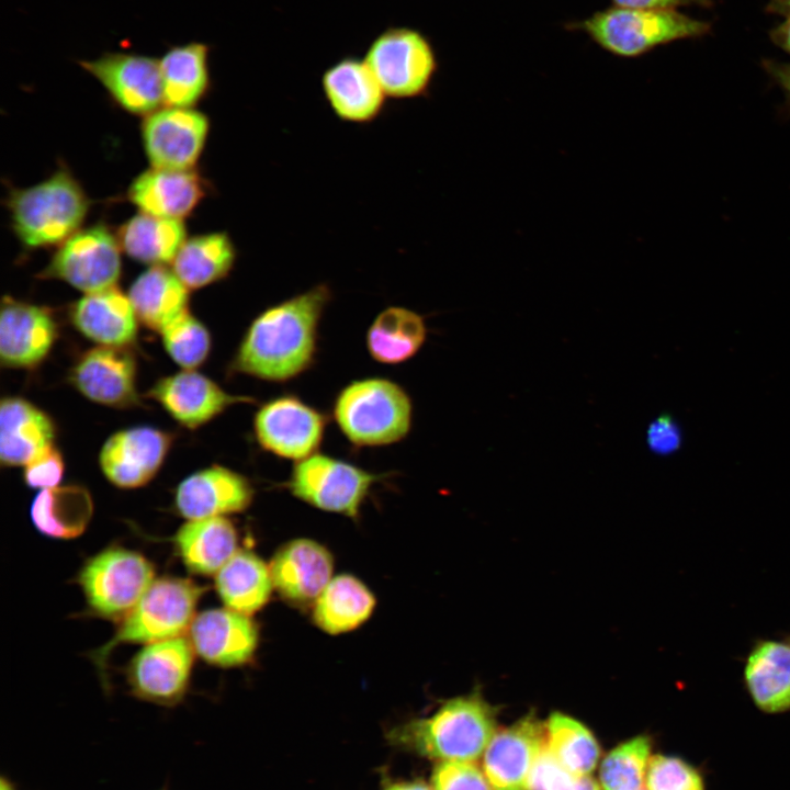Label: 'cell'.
Returning <instances> with one entry per match:
<instances>
[{
    "label": "cell",
    "instance_id": "34",
    "mask_svg": "<svg viewBox=\"0 0 790 790\" xmlns=\"http://www.w3.org/2000/svg\"><path fill=\"white\" fill-rule=\"evenodd\" d=\"M117 240L132 259L162 266L173 261L185 241V227L181 219L140 213L121 226Z\"/></svg>",
    "mask_w": 790,
    "mask_h": 790
},
{
    "label": "cell",
    "instance_id": "13",
    "mask_svg": "<svg viewBox=\"0 0 790 790\" xmlns=\"http://www.w3.org/2000/svg\"><path fill=\"white\" fill-rule=\"evenodd\" d=\"M79 65L94 77L125 111L150 114L163 103L159 59L150 56L106 52Z\"/></svg>",
    "mask_w": 790,
    "mask_h": 790
},
{
    "label": "cell",
    "instance_id": "30",
    "mask_svg": "<svg viewBox=\"0 0 790 790\" xmlns=\"http://www.w3.org/2000/svg\"><path fill=\"white\" fill-rule=\"evenodd\" d=\"M210 46L190 42L171 46L159 59L163 103L167 106L191 108L208 91Z\"/></svg>",
    "mask_w": 790,
    "mask_h": 790
},
{
    "label": "cell",
    "instance_id": "53",
    "mask_svg": "<svg viewBox=\"0 0 790 790\" xmlns=\"http://www.w3.org/2000/svg\"><path fill=\"white\" fill-rule=\"evenodd\" d=\"M787 639L790 641V635Z\"/></svg>",
    "mask_w": 790,
    "mask_h": 790
},
{
    "label": "cell",
    "instance_id": "26",
    "mask_svg": "<svg viewBox=\"0 0 790 790\" xmlns=\"http://www.w3.org/2000/svg\"><path fill=\"white\" fill-rule=\"evenodd\" d=\"M55 426L42 409L22 397H3L0 404V461L25 466L54 445Z\"/></svg>",
    "mask_w": 790,
    "mask_h": 790
},
{
    "label": "cell",
    "instance_id": "36",
    "mask_svg": "<svg viewBox=\"0 0 790 790\" xmlns=\"http://www.w3.org/2000/svg\"><path fill=\"white\" fill-rule=\"evenodd\" d=\"M236 260V249L226 233L195 236L183 242L172 261V271L191 290L228 275Z\"/></svg>",
    "mask_w": 790,
    "mask_h": 790
},
{
    "label": "cell",
    "instance_id": "12",
    "mask_svg": "<svg viewBox=\"0 0 790 790\" xmlns=\"http://www.w3.org/2000/svg\"><path fill=\"white\" fill-rule=\"evenodd\" d=\"M326 416L294 395L263 403L253 417L260 448L278 458L302 461L317 452L324 439Z\"/></svg>",
    "mask_w": 790,
    "mask_h": 790
},
{
    "label": "cell",
    "instance_id": "11",
    "mask_svg": "<svg viewBox=\"0 0 790 790\" xmlns=\"http://www.w3.org/2000/svg\"><path fill=\"white\" fill-rule=\"evenodd\" d=\"M194 662V650L183 635L146 644L126 666L131 693L160 707L183 701Z\"/></svg>",
    "mask_w": 790,
    "mask_h": 790
},
{
    "label": "cell",
    "instance_id": "1",
    "mask_svg": "<svg viewBox=\"0 0 790 790\" xmlns=\"http://www.w3.org/2000/svg\"><path fill=\"white\" fill-rule=\"evenodd\" d=\"M331 300L327 284H317L262 311L250 323L230 370L269 382L290 381L312 366L319 324Z\"/></svg>",
    "mask_w": 790,
    "mask_h": 790
},
{
    "label": "cell",
    "instance_id": "47",
    "mask_svg": "<svg viewBox=\"0 0 790 790\" xmlns=\"http://www.w3.org/2000/svg\"><path fill=\"white\" fill-rule=\"evenodd\" d=\"M772 42L790 54V16L770 32Z\"/></svg>",
    "mask_w": 790,
    "mask_h": 790
},
{
    "label": "cell",
    "instance_id": "38",
    "mask_svg": "<svg viewBox=\"0 0 790 790\" xmlns=\"http://www.w3.org/2000/svg\"><path fill=\"white\" fill-rule=\"evenodd\" d=\"M652 740L647 735L635 736L603 758L599 779L602 790H641L645 783L651 759Z\"/></svg>",
    "mask_w": 790,
    "mask_h": 790
},
{
    "label": "cell",
    "instance_id": "18",
    "mask_svg": "<svg viewBox=\"0 0 790 790\" xmlns=\"http://www.w3.org/2000/svg\"><path fill=\"white\" fill-rule=\"evenodd\" d=\"M147 396L189 429L211 421L233 405L253 402L252 397L227 393L194 370H183L158 380Z\"/></svg>",
    "mask_w": 790,
    "mask_h": 790
},
{
    "label": "cell",
    "instance_id": "54",
    "mask_svg": "<svg viewBox=\"0 0 790 790\" xmlns=\"http://www.w3.org/2000/svg\"><path fill=\"white\" fill-rule=\"evenodd\" d=\"M641 790H643V789H641Z\"/></svg>",
    "mask_w": 790,
    "mask_h": 790
},
{
    "label": "cell",
    "instance_id": "42",
    "mask_svg": "<svg viewBox=\"0 0 790 790\" xmlns=\"http://www.w3.org/2000/svg\"><path fill=\"white\" fill-rule=\"evenodd\" d=\"M577 777L565 769L544 746L530 772L527 790H571Z\"/></svg>",
    "mask_w": 790,
    "mask_h": 790
},
{
    "label": "cell",
    "instance_id": "6",
    "mask_svg": "<svg viewBox=\"0 0 790 790\" xmlns=\"http://www.w3.org/2000/svg\"><path fill=\"white\" fill-rule=\"evenodd\" d=\"M205 587L180 577L155 579L132 610L121 620L113 637L92 658L103 669L110 653L122 644H150L188 631Z\"/></svg>",
    "mask_w": 790,
    "mask_h": 790
},
{
    "label": "cell",
    "instance_id": "16",
    "mask_svg": "<svg viewBox=\"0 0 790 790\" xmlns=\"http://www.w3.org/2000/svg\"><path fill=\"white\" fill-rule=\"evenodd\" d=\"M57 337L52 312L4 296L0 313V360L10 369H33L49 353Z\"/></svg>",
    "mask_w": 790,
    "mask_h": 790
},
{
    "label": "cell",
    "instance_id": "3",
    "mask_svg": "<svg viewBox=\"0 0 790 790\" xmlns=\"http://www.w3.org/2000/svg\"><path fill=\"white\" fill-rule=\"evenodd\" d=\"M413 411L405 388L379 376L350 382L337 394L332 406L339 430L357 447L399 442L411 429Z\"/></svg>",
    "mask_w": 790,
    "mask_h": 790
},
{
    "label": "cell",
    "instance_id": "29",
    "mask_svg": "<svg viewBox=\"0 0 790 790\" xmlns=\"http://www.w3.org/2000/svg\"><path fill=\"white\" fill-rule=\"evenodd\" d=\"M188 287L172 270L153 266L131 285L128 297L137 319L161 332L188 309Z\"/></svg>",
    "mask_w": 790,
    "mask_h": 790
},
{
    "label": "cell",
    "instance_id": "40",
    "mask_svg": "<svg viewBox=\"0 0 790 790\" xmlns=\"http://www.w3.org/2000/svg\"><path fill=\"white\" fill-rule=\"evenodd\" d=\"M646 790H707L701 771L677 756L656 754L651 757Z\"/></svg>",
    "mask_w": 790,
    "mask_h": 790
},
{
    "label": "cell",
    "instance_id": "48",
    "mask_svg": "<svg viewBox=\"0 0 790 790\" xmlns=\"http://www.w3.org/2000/svg\"><path fill=\"white\" fill-rule=\"evenodd\" d=\"M571 790H602L589 776H578Z\"/></svg>",
    "mask_w": 790,
    "mask_h": 790
},
{
    "label": "cell",
    "instance_id": "45",
    "mask_svg": "<svg viewBox=\"0 0 790 790\" xmlns=\"http://www.w3.org/2000/svg\"><path fill=\"white\" fill-rule=\"evenodd\" d=\"M614 7L630 9H675L689 4H710L709 0H612Z\"/></svg>",
    "mask_w": 790,
    "mask_h": 790
},
{
    "label": "cell",
    "instance_id": "43",
    "mask_svg": "<svg viewBox=\"0 0 790 790\" xmlns=\"http://www.w3.org/2000/svg\"><path fill=\"white\" fill-rule=\"evenodd\" d=\"M64 471L63 455L52 445L24 466L23 478L32 488L47 489L59 485Z\"/></svg>",
    "mask_w": 790,
    "mask_h": 790
},
{
    "label": "cell",
    "instance_id": "20",
    "mask_svg": "<svg viewBox=\"0 0 790 790\" xmlns=\"http://www.w3.org/2000/svg\"><path fill=\"white\" fill-rule=\"evenodd\" d=\"M70 383L91 402L126 407L137 403L136 362L123 347L100 346L80 356Z\"/></svg>",
    "mask_w": 790,
    "mask_h": 790
},
{
    "label": "cell",
    "instance_id": "37",
    "mask_svg": "<svg viewBox=\"0 0 790 790\" xmlns=\"http://www.w3.org/2000/svg\"><path fill=\"white\" fill-rule=\"evenodd\" d=\"M545 729L544 746L550 754L575 776H588L600 757V747L592 733L574 718L554 712Z\"/></svg>",
    "mask_w": 790,
    "mask_h": 790
},
{
    "label": "cell",
    "instance_id": "21",
    "mask_svg": "<svg viewBox=\"0 0 790 790\" xmlns=\"http://www.w3.org/2000/svg\"><path fill=\"white\" fill-rule=\"evenodd\" d=\"M253 494L250 481L242 474L213 465L194 472L178 485L174 505L188 520L224 517L246 510Z\"/></svg>",
    "mask_w": 790,
    "mask_h": 790
},
{
    "label": "cell",
    "instance_id": "33",
    "mask_svg": "<svg viewBox=\"0 0 790 790\" xmlns=\"http://www.w3.org/2000/svg\"><path fill=\"white\" fill-rule=\"evenodd\" d=\"M272 587L270 567L248 550L237 551L215 575V588L224 605L246 616L268 602Z\"/></svg>",
    "mask_w": 790,
    "mask_h": 790
},
{
    "label": "cell",
    "instance_id": "8",
    "mask_svg": "<svg viewBox=\"0 0 790 790\" xmlns=\"http://www.w3.org/2000/svg\"><path fill=\"white\" fill-rule=\"evenodd\" d=\"M153 564L138 552L112 545L90 557L78 574L89 609L122 620L155 580Z\"/></svg>",
    "mask_w": 790,
    "mask_h": 790
},
{
    "label": "cell",
    "instance_id": "32",
    "mask_svg": "<svg viewBox=\"0 0 790 790\" xmlns=\"http://www.w3.org/2000/svg\"><path fill=\"white\" fill-rule=\"evenodd\" d=\"M93 514V503L87 488L64 485L41 489L31 505V519L44 535L74 539L87 529Z\"/></svg>",
    "mask_w": 790,
    "mask_h": 790
},
{
    "label": "cell",
    "instance_id": "9",
    "mask_svg": "<svg viewBox=\"0 0 790 790\" xmlns=\"http://www.w3.org/2000/svg\"><path fill=\"white\" fill-rule=\"evenodd\" d=\"M384 477L316 452L295 462L286 486L293 496L317 509L357 518L372 486Z\"/></svg>",
    "mask_w": 790,
    "mask_h": 790
},
{
    "label": "cell",
    "instance_id": "22",
    "mask_svg": "<svg viewBox=\"0 0 790 790\" xmlns=\"http://www.w3.org/2000/svg\"><path fill=\"white\" fill-rule=\"evenodd\" d=\"M270 572L273 587L287 601L306 605L316 601L331 580L330 552L311 539H295L274 554Z\"/></svg>",
    "mask_w": 790,
    "mask_h": 790
},
{
    "label": "cell",
    "instance_id": "23",
    "mask_svg": "<svg viewBox=\"0 0 790 790\" xmlns=\"http://www.w3.org/2000/svg\"><path fill=\"white\" fill-rule=\"evenodd\" d=\"M321 88L332 112L342 121L369 123L383 110L386 94L364 59L343 57L321 76Z\"/></svg>",
    "mask_w": 790,
    "mask_h": 790
},
{
    "label": "cell",
    "instance_id": "15",
    "mask_svg": "<svg viewBox=\"0 0 790 790\" xmlns=\"http://www.w3.org/2000/svg\"><path fill=\"white\" fill-rule=\"evenodd\" d=\"M172 439L170 433L148 426L116 431L100 450L101 471L120 488L144 486L159 471Z\"/></svg>",
    "mask_w": 790,
    "mask_h": 790
},
{
    "label": "cell",
    "instance_id": "2",
    "mask_svg": "<svg viewBox=\"0 0 790 790\" xmlns=\"http://www.w3.org/2000/svg\"><path fill=\"white\" fill-rule=\"evenodd\" d=\"M496 732V711L479 692L444 702L428 718L410 721L398 738L441 761H474Z\"/></svg>",
    "mask_w": 790,
    "mask_h": 790
},
{
    "label": "cell",
    "instance_id": "46",
    "mask_svg": "<svg viewBox=\"0 0 790 790\" xmlns=\"http://www.w3.org/2000/svg\"><path fill=\"white\" fill-rule=\"evenodd\" d=\"M763 66L775 82L785 91L790 103V64L765 60Z\"/></svg>",
    "mask_w": 790,
    "mask_h": 790
},
{
    "label": "cell",
    "instance_id": "31",
    "mask_svg": "<svg viewBox=\"0 0 790 790\" xmlns=\"http://www.w3.org/2000/svg\"><path fill=\"white\" fill-rule=\"evenodd\" d=\"M424 317L406 307L390 306L371 323L365 338L368 352L383 364H399L414 358L427 339Z\"/></svg>",
    "mask_w": 790,
    "mask_h": 790
},
{
    "label": "cell",
    "instance_id": "44",
    "mask_svg": "<svg viewBox=\"0 0 790 790\" xmlns=\"http://www.w3.org/2000/svg\"><path fill=\"white\" fill-rule=\"evenodd\" d=\"M646 440L648 448L654 453L659 455L670 454L680 445V430L670 416L662 415L651 422Z\"/></svg>",
    "mask_w": 790,
    "mask_h": 790
},
{
    "label": "cell",
    "instance_id": "27",
    "mask_svg": "<svg viewBox=\"0 0 790 790\" xmlns=\"http://www.w3.org/2000/svg\"><path fill=\"white\" fill-rule=\"evenodd\" d=\"M74 326L90 340L108 347L131 345L137 335V316L128 295L116 286L84 294L70 311Z\"/></svg>",
    "mask_w": 790,
    "mask_h": 790
},
{
    "label": "cell",
    "instance_id": "7",
    "mask_svg": "<svg viewBox=\"0 0 790 790\" xmlns=\"http://www.w3.org/2000/svg\"><path fill=\"white\" fill-rule=\"evenodd\" d=\"M386 97L413 99L427 93L438 70L436 50L419 30L388 26L368 46L363 57Z\"/></svg>",
    "mask_w": 790,
    "mask_h": 790
},
{
    "label": "cell",
    "instance_id": "24",
    "mask_svg": "<svg viewBox=\"0 0 790 790\" xmlns=\"http://www.w3.org/2000/svg\"><path fill=\"white\" fill-rule=\"evenodd\" d=\"M743 682L755 707L767 714L790 711V641L757 639L746 656Z\"/></svg>",
    "mask_w": 790,
    "mask_h": 790
},
{
    "label": "cell",
    "instance_id": "50",
    "mask_svg": "<svg viewBox=\"0 0 790 790\" xmlns=\"http://www.w3.org/2000/svg\"><path fill=\"white\" fill-rule=\"evenodd\" d=\"M386 790H433L429 786L420 781L400 782L388 787Z\"/></svg>",
    "mask_w": 790,
    "mask_h": 790
},
{
    "label": "cell",
    "instance_id": "5",
    "mask_svg": "<svg viewBox=\"0 0 790 790\" xmlns=\"http://www.w3.org/2000/svg\"><path fill=\"white\" fill-rule=\"evenodd\" d=\"M708 22L675 9H630L612 7L569 24L586 33L605 50L621 57H636L656 46L709 33Z\"/></svg>",
    "mask_w": 790,
    "mask_h": 790
},
{
    "label": "cell",
    "instance_id": "52",
    "mask_svg": "<svg viewBox=\"0 0 790 790\" xmlns=\"http://www.w3.org/2000/svg\"><path fill=\"white\" fill-rule=\"evenodd\" d=\"M159 790H169V789H168L167 787H163V788H161V789H159Z\"/></svg>",
    "mask_w": 790,
    "mask_h": 790
},
{
    "label": "cell",
    "instance_id": "28",
    "mask_svg": "<svg viewBox=\"0 0 790 790\" xmlns=\"http://www.w3.org/2000/svg\"><path fill=\"white\" fill-rule=\"evenodd\" d=\"M237 532L230 520L212 517L189 520L177 531L173 541L184 566L198 575L216 573L237 552Z\"/></svg>",
    "mask_w": 790,
    "mask_h": 790
},
{
    "label": "cell",
    "instance_id": "49",
    "mask_svg": "<svg viewBox=\"0 0 790 790\" xmlns=\"http://www.w3.org/2000/svg\"><path fill=\"white\" fill-rule=\"evenodd\" d=\"M767 9L772 13L790 16V0H771Z\"/></svg>",
    "mask_w": 790,
    "mask_h": 790
},
{
    "label": "cell",
    "instance_id": "4",
    "mask_svg": "<svg viewBox=\"0 0 790 790\" xmlns=\"http://www.w3.org/2000/svg\"><path fill=\"white\" fill-rule=\"evenodd\" d=\"M12 227L29 248L64 242L83 222L89 201L77 180L65 169L35 185L10 193Z\"/></svg>",
    "mask_w": 790,
    "mask_h": 790
},
{
    "label": "cell",
    "instance_id": "14",
    "mask_svg": "<svg viewBox=\"0 0 790 790\" xmlns=\"http://www.w3.org/2000/svg\"><path fill=\"white\" fill-rule=\"evenodd\" d=\"M207 117L191 108L166 106L142 125L143 145L154 168L189 170L198 161L208 133Z\"/></svg>",
    "mask_w": 790,
    "mask_h": 790
},
{
    "label": "cell",
    "instance_id": "35",
    "mask_svg": "<svg viewBox=\"0 0 790 790\" xmlns=\"http://www.w3.org/2000/svg\"><path fill=\"white\" fill-rule=\"evenodd\" d=\"M374 607L370 589L354 576L343 574L331 578L317 598L313 618L323 631L340 634L365 622Z\"/></svg>",
    "mask_w": 790,
    "mask_h": 790
},
{
    "label": "cell",
    "instance_id": "25",
    "mask_svg": "<svg viewBox=\"0 0 790 790\" xmlns=\"http://www.w3.org/2000/svg\"><path fill=\"white\" fill-rule=\"evenodd\" d=\"M205 193L203 179L192 169L151 168L131 184L127 195L142 213L182 219Z\"/></svg>",
    "mask_w": 790,
    "mask_h": 790
},
{
    "label": "cell",
    "instance_id": "51",
    "mask_svg": "<svg viewBox=\"0 0 790 790\" xmlns=\"http://www.w3.org/2000/svg\"><path fill=\"white\" fill-rule=\"evenodd\" d=\"M0 790H18L16 783L5 775L1 776Z\"/></svg>",
    "mask_w": 790,
    "mask_h": 790
},
{
    "label": "cell",
    "instance_id": "41",
    "mask_svg": "<svg viewBox=\"0 0 790 790\" xmlns=\"http://www.w3.org/2000/svg\"><path fill=\"white\" fill-rule=\"evenodd\" d=\"M433 790H493L486 776L472 761H442L432 775Z\"/></svg>",
    "mask_w": 790,
    "mask_h": 790
},
{
    "label": "cell",
    "instance_id": "17",
    "mask_svg": "<svg viewBox=\"0 0 790 790\" xmlns=\"http://www.w3.org/2000/svg\"><path fill=\"white\" fill-rule=\"evenodd\" d=\"M544 742V725L532 713L496 731L483 759L484 774L493 790H527Z\"/></svg>",
    "mask_w": 790,
    "mask_h": 790
},
{
    "label": "cell",
    "instance_id": "39",
    "mask_svg": "<svg viewBox=\"0 0 790 790\" xmlns=\"http://www.w3.org/2000/svg\"><path fill=\"white\" fill-rule=\"evenodd\" d=\"M160 334L167 353L184 370L200 366L210 353L212 346L210 331L189 311Z\"/></svg>",
    "mask_w": 790,
    "mask_h": 790
},
{
    "label": "cell",
    "instance_id": "10",
    "mask_svg": "<svg viewBox=\"0 0 790 790\" xmlns=\"http://www.w3.org/2000/svg\"><path fill=\"white\" fill-rule=\"evenodd\" d=\"M120 274L119 240L106 227L95 225L61 242L40 276L61 280L88 294L115 286Z\"/></svg>",
    "mask_w": 790,
    "mask_h": 790
},
{
    "label": "cell",
    "instance_id": "19",
    "mask_svg": "<svg viewBox=\"0 0 790 790\" xmlns=\"http://www.w3.org/2000/svg\"><path fill=\"white\" fill-rule=\"evenodd\" d=\"M194 653L218 667H237L253 656L259 632L249 616L229 608L207 609L196 614L188 630Z\"/></svg>",
    "mask_w": 790,
    "mask_h": 790
}]
</instances>
